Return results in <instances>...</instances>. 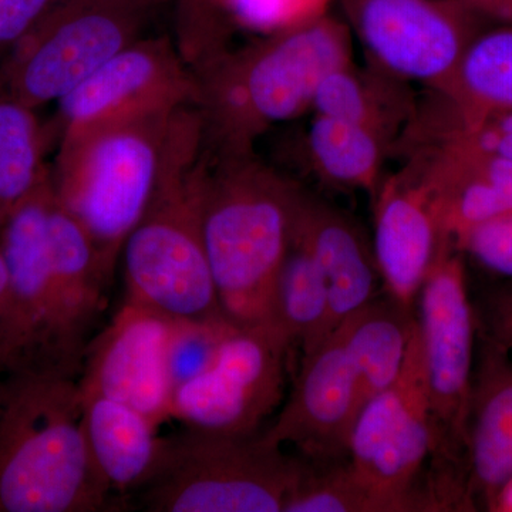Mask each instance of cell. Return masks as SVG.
Masks as SVG:
<instances>
[{"mask_svg": "<svg viewBox=\"0 0 512 512\" xmlns=\"http://www.w3.org/2000/svg\"><path fill=\"white\" fill-rule=\"evenodd\" d=\"M352 49L348 23L329 13L194 70L210 154L254 150L266 131L312 110L320 82L353 62Z\"/></svg>", "mask_w": 512, "mask_h": 512, "instance_id": "cell-1", "label": "cell"}, {"mask_svg": "<svg viewBox=\"0 0 512 512\" xmlns=\"http://www.w3.org/2000/svg\"><path fill=\"white\" fill-rule=\"evenodd\" d=\"M453 126L474 130L498 114L512 111V25L487 26L468 45L444 87Z\"/></svg>", "mask_w": 512, "mask_h": 512, "instance_id": "cell-23", "label": "cell"}, {"mask_svg": "<svg viewBox=\"0 0 512 512\" xmlns=\"http://www.w3.org/2000/svg\"><path fill=\"white\" fill-rule=\"evenodd\" d=\"M329 295L315 258L293 231L276 278L274 318L292 343L308 353L328 338Z\"/></svg>", "mask_w": 512, "mask_h": 512, "instance_id": "cell-25", "label": "cell"}, {"mask_svg": "<svg viewBox=\"0 0 512 512\" xmlns=\"http://www.w3.org/2000/svg\"><path fill=\"white\" fill-rule=\"evenodd\" d=\"M292 345L275 323L229 320L207 365L175 386L171 419L188 429L255 436L284 399Z\"/></svg>", "mask_w": 512, "mask_h": 512, "instance_id": "cell-8", "label": "cell"}, {"mask_svg": "<svg viewBox=\"0 0 512 512\" xmlns=\"http://www.w3.org/2000/svg\"><path fill=\"white\" fill-rule=\"evenodd\" d=\"M493 23L512 25V0H466Z\"/></svg>", "mask_w": 512, "mask_h": 512, "instance_id": "cell-34", "label": "cell"}, {"mask_svg": "<svg viewBox=\"0 0 512 512\" xmlns=\"http://www.w3.org/2000/svg\"><path fill=\"white\" fill-rule=\"evenodd\" d=\"M59 0H0V60L9 53Z\"/></svg>", "mask_w": 512, "mask_h": 512, "instance_id": "cell-31", "label": "cell"}, {"mask_svg": "<svg viewBox=\"0 0 512 512\" xmlns=\"http://www.w3.org/2000/svg\"><path fill=\"white\" fill-rule=\"evenodd\" d=\"M313 171L332 187L375 195L390 144L352 121L315 114L306 133Z\"/></svg>", "mask_w": 512, "mask_h": 512, "instance_id": "cell-24", "label": "cell"}, {"mask_svg": "<svg viewBox=\"0 0 512 512\" xmlns=\"http://www.w3.org/2000/svg\"><path fill=\"white\" fill-rule=\"evenodd\" d=\"M181 322L124 301L84 352L80 393L100 394L138 410L160 426L171 419L173 346Z\"/></svg>", "mask_w": 512, "mask_h": 512, "instance_id": "cell-13", "label": "cell"}, {"mask_svg": "<svg viewBox=\"0 0 512 512\" xmlns=\"http://www.w3.org/2000/svg\"><path fill=\"white\" fill-rule=\"evenodd\" d=\"M113 505L83 429L79 379L0 373V512H97Z\"/></svg>", "mask_w": 512, "mask_h": 512, "instance_id": "cell-3", "label": "cell"}, {"mask_svg": "<svg viewBox=\"0 0 512 512\" xmlns=\"http://www.w3.org/2000/svg\"><path fill=\"white\" fill-rule=\"evenodd\" d=\"M181 106L156 107L67 128L50 168L57 204L82 225L113 279L128 234L143 217Z\"/></svg>", "mask_w": 512, "mask_h": 512, "instance_id": "cell-5", "label": "cell"}, {"mask_svg": "<svg viewBox=\"0 0 512 512\" xmlns=\"http://www.w3.org/2000/svg\"><path fill=\"white\" fill-rule=\"evenodd\" d=\"M167 463L140 491L153 512H285L305 468L261 436L188 429L171 437Z\"/></svg>", "mask_w": 512, "mask_h": 512, "instance_id": "cell-6", "label": "cell"}, {"mask_svg": "<svg viewBox=\"0 0 512 512\" xmlns=\"http://www.w3.org/2000/svg\"><path fill=\"white\" fill-rule=\"evenodd\" d=\"M285 512H390L382 498L360 481L348 460L309 463Z\"/></svg>", "mask_w": 512, "mask_h": 512, "instance_id": "cell-27", "label": "cell"}, {"mask_svg": "<svg viewBox=\"0 0 512 512\" xmlns=\"http://www.w3.org/2000/svg\"><path fill=\"white\" fill-rule=\"evenodd\" d=\"M195 73L170 37H140L57 101L50 138L67 128L156 107L197 104Z\"/></svg>", "mask_w": 512, "mask_h": 512, "instance_id": "cell-14", "label": "cell"}, {"mask_svg": "<svg viewBox=\"0 0 512 512\" xmlns=\"http://www.w3.org/2000/svg\"><path fill=\"white\" fill-rule=\"evenodd\" d=\"M49 251L64 343L82 372L84 352L107 305L111 278L92 238L53 194L49 211Z\"/></svg>", "mask_w": 512, "mask_h": 512, "instance_id": "cell-19", "label": "cell"}, {"mask_svg": "<svg viewBox=\"0 0 512 512\" xmlns=\"http://www.w3.org/2000/svg\"><path fill=\"white\" fill-rule=\"evenodd\" d=\"M335 0H228L232 22L268 33L296 28L329 15Z\"/></svg>", "mask_w": 512, "mask_h": 512, "instance_id": "cell-29", "label": "cell"}, {"mask_svg": "<svg viewBox=\"0 0 512 512\" xmlns=\"http://www.w3.org/2000/svg\"><path fill=\"white\" fill-rule=\"evenodd\" d=\"M148 10L137 0H59L0 64V92L32 109L57 103L140 39Z\"/></svg>", "mask_w": 512, "mask_h": 512, "instance_id": "cell-7", "label": "cell"}, {"mask_svg": "<svg viewBox=\"0 0 512 512\" xmlns=\"http://www.w3.org/2000/svg\"><path fill=\"white\" fill-rule=\"evenodd\" d=\"M137 2L146 6V8L151 9L153 6L161 5V3L173 2V0H137Z\"/></svg>", "mask_w": 512, "mask_h": 512, "instance_id": "cell-36", "label": "cell"}, {"mask_svg": "<svg viewBox=\"0 0 512 512\" xmlns=\"http://www.w3.org/2000/svg\"><path fill=\"white\" fill-rule=\"evenodd\" d=\"M49 138L35 109L0 92V227L49 178Z\"/></svg>", "mask_w": 512, "mask_h": 512, "instance_id": "cell-26", "label": "cell"}, {"mask_svg": "<svg viewBox=\"0 0 512 512\" xmlns=\"http://www.w3.org/2000/svg\"><path fill=\"white\" fill-rule=\"evenodd\" d=\"M174 40L184 62L200 69L228 49L232 19L228 0H175Z\"/></svg>", "mask_w": 512, "mask_h": 512, "instance_id": "cell-28", "label": "cell"}, {"mask_svg": "<svg viewBox=\"0 0 512 512\" xmlns=\"http://www.w3.org/2000/svg\"><path fill=\"white\" fill-rule=\"evenodd\" d=\"M433 451V413L416 322L399 377L357 414L348 457L356 476L390 512L430 511L416 483Z\"/></svg>", "mask_w": 512, "mask_h": 512, "instance_id": "cell-10", "label": "cell"}, {"mask_svg": "<svg viewBox=\"0 0 512 512\" xmlns=\"http://www.w3.org/2000/svg\"><path fill=\"white\" fill-rule=\"evenodd\" d=\"M417 318L390 298H373L336 328L355 372L360 404L392 386L402 372Z\"/></svg>", "mask_w": 512, "mask_h": 512, "instance_id": "cell-22", "label": "cell"}, {"mask_svg": "<svg viewBox=\"0 0 512 512\" xmlns=\"http://www.w3.org/2000/svg\"><path fill=\"white\" fill-rule=\"evenodd\" d=\"M8 285L9 274L3 251L0 227V373L6 372V335H8Z\"/></svg>", "mask_w": 512, "mask_h": 512, "instance_id": "cell-33", "label": "cell"}, {"mask_svg": "<svg viewBox=\"0 0 512 512\" xmlns=\"http://www.w3.org/2000/svg\"><path fill=\"white\" fill-rule=\"evenodd\" d=\"M360 410L355 372L335 329L315 349L303 353L291 396L261 439L278 447L292 444L313 463L342 460L348 456Z\"/></svg>", "mask_w": 512, "mask_h": 512, "instance_id": "cell-15", "label": "cell"}, {"mask_svg": "<svg viewBox=\"0 0 512 512\" xmlns=\"http://www.w3.org/2000/svg\"><path fill=\"white\" fill-rule=\"evenodd\" d=\"M208 163L201 111L187 104L175 119L150 204L121 249L126 301L175 322L225 318L202 235Z\"/></svg>", "mask_w": 512, "mask_h": 512, "instance_id": "cell-2", "label": "cell"}, {"mask_svg": "<svg viewBox=\"0 0 512 512\" xmlns=\"http://www.w3.org/2000/svg\"><path fill=\"white\" fill-rule=\"evenodd\" d=\"M512 474V360L500 340H485L473 373L466 447L467 497L473 510L493 500Z\"/></svg>", "mask_w": 512, "mask_h": 512, "instance_id": "cell-17", "label": "cell"}, {"mask_svg": "<svg viewBox=\"0 0 512 512\" xmlns=\"http://www.w3.org/2000/svg\"><path fill=\"white\" fill-rule=\"evenodd\" d=\"M457 249L488 271L512 278V214L471 229L460 239Z\"/></svg>", "mask_w": 512, "mask_h": 512, "instance_id": "cell-30", "label": "cell"}, {"mask_svg": "<svg viewBox=\"0 0 512 512\" xmlns=\"http://www.w3.org/2000/svg\"><path fill=\"white\" fill-rule=\"evenodd\" d=\"M508 293L512 296V288H507Z\"/></svg>", "mask_w": 512, "mask_h": 512, "instance_id": "cell-37", "label": "cell"}, {"mask_svg": "<svg viewBox=\"0 0 512 512\" xmlns=\"http://www.w3.org/2000/svg\"><path fill=\"white\" fill-rule=\"evenodd\" d=\"M419 322L440 478L466 483L474 373V312L463 252L448 244L419 293Z\"/></svg>", "mask_w": 512, "mask_h": 512, "instance_id": "cell-9", "label": "cell"}, {"mask_svg": "<svg viewBox=\"0 0 512 512\" xmlns=\"http://www.w3.org/2000/svg\"><path fill=\"white\" fill-rule=\"evenodd\" d=\"M375 254L387 295L412 309L444 247L429 191L413 168L382 181L376 191Z\"/></svg>", "mask_w": 512, "mask_h": 512, "instance_id": "cell-16", "label": "cell"}, {"mask_svg": "<svg viewBox=\"0 0 512 512\" xmlns=\"http://www.w3.org/2000/svg\"><path fill=\"white\" fill-rule=\"evenodd\" d=\"M312 111L370 128L389 144L410 133L417 120L409 84L373 63L332 70L316 90Z\"/></svg>", "mask_w": 512, "mask_h": 512, "instance_id": "cell-21", "label": "cell"}, {"mask_svg": "<svg viewBox=\"0 0 512 512\" xmlns=\"http://www.w3.org/2000/svg\"><path fill=\"white\" fill-rule=\"evenodd\" d=\"M302 191L254 150L210 154L202 235L218 301L231 322L274 323L276 278Z\"/></svg>", "mask_w": 512, "mask_h": 512, "instance_id": "cell-4", "label": "cell"}, {"mask_svg": "<svg viewBox=\"0 0 512 512\" xmlns=\"http://www.w3.org/2000/svg\"><path fill=\"white\" fill-rule=\"evenodd\" d=\"M82 400L87 446L111 494L144 490L163 471L173 439L158 436V426L128 404L100 394Z\"/></svg>", "mask_w": 512, "mask_h": 512, "instance_id": "cell-20", "label": "cell"}, {"mask_svg": "<svg viewBox=\"0 0 512 512\" xmlns=\"http://www.w3.org/2000/svg\"><path fill=\"white\" fill-rule=\"evenodd\" d=\"M52 178L20 204L2 225L8 265L6 372L52 370L79 379L64 343L49 251Z\"/></svg>", "mask_w": 512, "mask_h": 512, "instance_id": "cell-12", "label": "cell"}, {"mask_svg": "<svg viewBox=\"0 0 512 512\" xmlns=\"http://www.w3.org/2000/svg\"><path fill=\"white\" fill-rule=\"evenodd\" d=\"M440 137L453 140L463 148L468 160L476 167L478 173L483 175L488 183L493 184L512 207V160L510 158L498 156V154L477 146L476 143L461 136L457 131H444Z\"/></svg>", "mask_w": 512, "mask_h": 512, "instance_id": "cell-32", "label": "cell"}, {"mask_svg": "<svg viewBox=\"0 0 512 512\" xmlns=\"http://www.w3.org/2000/svg\"><path fill=\"white\" fill-rule=\"evenodd\" d=\"M487 511L512 512V474L505 480V483L498 488L493 500L488 504Z\"/></svg>", "mask_w": 512, "mask_h": 512, "instance_id": "cell-35", "label": "cell"}, {"mask_svg": "<svg viewBox=\"0 0 512 512\" xmlns=\"http://www.w3.org/2000/svg\"><path fill=\"white\" fill-rule=\"evenodd\" d=\"M375 66L441 92L491 20L466 0H339Z\"/></svg>", "mask_w": 512, "mask_h": 512, "instance_id": "cell-11", "label": "cell"}, {"mask_svg": "<svg viewBox=\"0 0 512 512\" xmlns=\"http://www.w3.org/2000/svg\"><path fill=\"white\" fill-rule=\"evenodd\" d=\"M293 231L318 264L329 295L328 336L375 298L380 275L373 249L345 212L302 191Z\"/></svg>", "mask_w": 512, "mask_h": 512, "instance_id": "cell-18", "label": "cell"}]
</instances>
